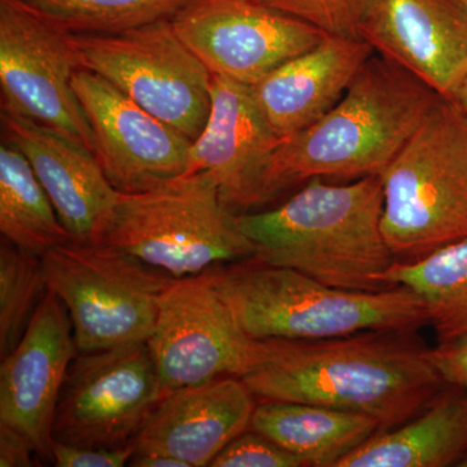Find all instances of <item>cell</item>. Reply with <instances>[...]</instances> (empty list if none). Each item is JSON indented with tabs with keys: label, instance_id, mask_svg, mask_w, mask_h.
Instances as JSON below:
<instances>
[{
	"label": "cell",
	"instance_id": "6da1fadb",
	"mask_svg": "<svg viewBox=\"0 0 467 467\" xmlns=\"http://www.w3.org/2000/svg\"><path fill=\"white\" fill-rule=\"evenodd\" d=\"M261 401L306 402L376 418L383 430L420 414L447 387L413 333L368 331L322 340H265L242 378Z\"/></svg>",
	"mask_w": 467,
	"mask_h": 467
},
{
	"label": "cell",
	"instance_id": "7a4b0ae2",
	"mask_svg": "<svg viewBox=\"0 0 467 467\" xmlns=\"http://www.w3.org/2000/svg\"><path fill=\"white\" fill-rule=\"evenodd\" d=\"M441 99L374 54L333 109L279 144L261 177L256 205L313 178L382 177Z\"/></svg>",
	"mask_w": 467,
	"mask_h": 467
},
{
	"label": "cell",
	"instance_id": "3957f363",
	"mask_svg": "<svg viewBox=\"0 0 467 467\" xmlns=\"http://www.w3.org/2000/svg\"><path fill=\"white\" fill-rule=\"evenodd\" d=\"M380 175L347 184L313 178L281 207L238 214L256 259L291 267L331 287L387 290L380 276L395 263L382 232Z\"/></svg>",
	"mask_w": 467,
	"mask_h": 467
},
{
	"label": "cell",
	"instance_id": "277c9868",
	"mask_svg": "<svg viewBox=\"0 0 467 467\" xmlns=\"http://www.w3.org/2000/svg\"><path fill=\"white\" fill-rule=\"evenodd\" d=\"M207 272L252 339L322 340L368 331L414 333L429 324L425 303L404 285L378 292L342 290L256 257Z\"/></svg>",
	"mask_w": 467,
	"mask_h": 467
},
{
	"label": "cell",
	"instance_id": "5b68a950",
	"mask_svg": "<svg viewBox=\"0 0 467 467\" xmlns=\"http://www.w3.org/2000/svg\"><path fill=\"white\" fill-rule=\"evenodd\" d=\"M382 232L402 263L467 238V117L442 99L382 175Z\"/></svg>",
	"mask_w": 467,
	"mask_h": 467
},
{
	"label": "cell",
	"instance_id": "8992f818",
	"mask_svg": "<svg viewBox=\"0 0 467 467\" xmlns=\"http://www.w3.org/2000/svg\"><path fill=\"white\" fill-rule=\"evenodd\" d=\"M103 244L173 278L256 256L238 213L204 173L184 174L143 192L121 193Z\"/></svg>",
	"mask_w": 467,
	"mask_h": 467
},
{
	"label": "cell",
	"instance_id": "52a82bcc",
	"mask_svg": "<svg viewBox=\"0 0 467 467\" xmlns=\"http://www.w3.org/2000/svg\"><path fill=\"white\" fill-rule=\"evenodd\" d=\"M42 261L48 287L72 319L78 352L149 340L175 279L103 243H64Z\"/></svg>",
	"mask_w": 467,
	"mask_h": 467
},
{
	"label": "cell",
	"instance_id": "ba28073f",
	"mask_svg": "<svg viewBox=\"0 0 467 467\" xmlns=\"http://www.w3.org/2000/svg\"><path fill=\"white\" fill-rule=\"evenodd\" d=\"M69 39L81 69L100 76L192 142L198 140L211 112L213 75L171 20L124 32L69 33Z\"/></svg>",
	"mask_w": 467,
	"mask_h": 467
},
{
	"label": "cell",
	"instance_id": "9c48e42d",
	"mask_svg": "<svg viewBox=\"0 0 467 467\" xmlns=\"http://www.w3.org/2000/svg\"><path fill=\"white\" fill-rule=\"evenodd\" d=\"M161 398L147 340L78 352L58 398L54 441L84 448L126 447Z\"/></svg>",
	"mask_w": 467,
	"mask_h": 467
},
{
	"label": "cell",
	"instance_id": "30bf717a",
	"mask_svg": "<svg viewBox=\"0 0 467 467\" xmlns=\"http://www.w3.org/2000/svg\"><path fill=\"white\" fill-rule=\"evenodd\" d=\"M147 342L162 396L216 378L247 376L265 352V340L243 331L208 272L168 285Z\"/></svg>",
	"mask_w": 467,
	"mask_h": 467
},
{
	"label": "cell",
	"instance_id": "8fae6325",
	"mask_svg": "<svg viewBox=\"0 0 467 467\" xmlns=\"http://www.w3.org/2000/svg\"><path fill=\"white\" fill-rule=\"evenodd\" d=\"M78 69L69 33L12 0H0L2 112L57 129L94 152L91 128L73 88Z\"/></svg>",
	"mask_w": 467,
	"mask_h": 467
},
{
	"label": "cell",
	"instance_id": "7c38bea8",
	"mask_svg": "<svg viewBox=\"0 0 467 467\" xmlns=\"http://www.w3.org/2000/svg\"><path fill=\"white\" fill-rule=\"evenodd\" d=\"M171 24L212 75L248 86L326 36L260 0H193Z\"/></svg>",
	"mask_w": 467,
	"mask_h": 467
},
{
	"label": "cell",
	"instance_id": "4fadbf2b",
	"mask_svg": "<svg viewBox=\"0 0 467 467\" xmlns=\"http://www.w3.org/2000/svg\"><path fill=\"white\" fill-rule=\"evenodd\" d=\"M94 138V155L117 192H143L189 168L192 140L86 69L73 77Z\"/></svg>",
	"mask_w": 467,
	"mask_h": 467
},
{
	"label": "cell",
	"instance_id": "5bb4252c",
	"mask_svg": "<svg viewBox=\"0 0 467 467\" xmlns=\"http://www.w3.org/2000/svg\"><path fill=\"white\" fill-rule=\"evenodd\" d=\"M77 348L72 319L50 290L23 339L0 367V429L26 439L43 462H52L55 414Z\"/></svg>",
	"mask_w": 467,
	"mask_h": 467
},
{
	"label": "cell",
	"instance_id": "9a60e30c",
	"mask_svg": "<svg viewBox=\"0 0 467 467\" xmlns=\"http://www.w3.org/2000/svg\"><path fill=\"white\" fill-rule=\"evenodd\" d=\"M358 36L444 99L467 77V14L456 0H368Z\"/></svg>",
	"mask_w": 467,
	"mask_h": 467
},
{
	"label": "cell",
	"instance_id": "2e32d148",
	"mask_svg": "<svg viewBox=\"0 0 467 467\" xmlns=\"http://www.w3.org/2000/svg\"><path fill=\"white\" fill-rule=\"evenodd\" d=\"M2 121L5 140L30 162L73 241L101 243L119 192L94 152L69 135L26 117L2 112Z\"/></svg>",
	"mask_w": 467,
	"mask_h": 467
},
{
	"label": "cell",
	"instance_id": "e0dca14e",
	"mask_svg": "<svg viewBox=\"0 0 467 467\" xmlns=\"http://www.w3.org/2000/svg\"><path fill=\"white\" fill-rule=\"evenodd\" d=\"M284 140L267 121L251 86L213 75L211 112L192 144L186 174H207L235 213L256 207L261 177Z\"/></svg>",
	"mask_w": 467,
	"mask_h": 467
},
{
	"label": "cell",
	"instance_id": "ac0fdd59",
	"mask_svg": "<svg viewBox=\"0 0 467 467\" xmlns=\"http://www.w3.org/2000/svg\"><path fill=\"white\" fill-rule=\"evenodd\" d=\"M256 396L239 377H221L162 396L137 438L135 451L167 454L187 467L211 466L250 429Z\"/></svg>",
	"mask_w": 467,
	"mask_h": 467
},
{
	"label": "cell",
	"instance_id": "d6986e66",
	"mask_svg": "<svg viewBox=\"0 0 467 467\" xmlns=\"http://www.w3.org/2000/svg\"><path fill=\"white\" fill-rule=\"evenodd\" d=\"M374 54L359 36L326 34L315 47L251 86L252 92L275 133L285 140L333 109Z\"/></svg>",
	"mask_w": 467,
	"mask_h": 467
},
{
	"label": "cell",
	"instance_id": "ffe728a7",
	"mask_svg": "<svg viewBox=\"0 0 467 467\" xmlns=\"http://www.w3.org/2000/svg\"><path fill=\"white\" fill-rule=\"evenodd\" d=\"M467 456V391L447 386L420 414L382 430L335 467H447Z\"/></svg>",
	"mask_w": 467,
	"mask_h": 467
},
{
	"label": "cell",
	"instance_id": "44dd1931",
	"mask_svg": "<svg viewBox=\"0 0 467 467\" xmlns=\"http://www.w3.org/2000/svg\"><path fill=\"white\" fill-rule=\"evenodd\" d=\"M250 430L299 457L304 466L335 467L383 426L367 414L324 405L261 401Z\"/></svg>",
	"mask_w": 467,
	"mask_h": 467
},
{
	"label": "cell",
	"instance_id": "7402d4cb",
	"mask_svg": "<svg viewBox=\"0 0 467 467\" xmlns=\"http://www.w3.org/2000/svg\"><path fill=\"white\" fill-rule=\"evenodd\" d=\"M0 233L34 254L73 241L24 153L5 140L0 147Z\"/></svg>",
	"mask_w": 467,
	"mask_h": 467
},
{
	"label": "cell",
	"instance_id": "603a6c76",
	"mask_svg": "<svg viewBox=\"0 0 467 467\" xmlns=\"http://www.w3.org/2000/svg\"><path fill=\"white\" fill-rule=\"evenodd\" d=\"M380 281L387 288L404 285L416 292L439 343L467 330V238L420 260L395 261Z\"/></svg>",
	"mask_w": 467,
	"mask_h": 467
},
{
	"label": "cell",
	"instance_id": "cb8c5ba5",
	"mask_svg": "<svg viewBox=\"0 0 467 467\" xmlns=\"http://www.w3.org/2000/svg\"><path fill=\"white\" fill-rule=\"evenodd\" d=\"M52 26L72 34L124 32L171 20L193 0H12Z\"/></svg>",
	"mask_w": 467,
	"mask_h": 467
},
{
	"label": "cell",
	"instance_id": "d4e9b609",
	"mask_svg": "<svg viewBox=\"0 0 467 467\" xmlns=\"http://www.w3.org/2000/svg\"><path fill=\"white\" fill-rule=\"evenodd\" d=\"M48 287L42 257L7 239L0 244V358H5L26 334Z\"/></svg>",
	"mask_w": 467,
	"mask_h": 467
},
{
	"label": "cell",
	"instance_id": "484cf974",
	"mask_svg": "<svg viewBox=\"0 0 467 467\" xmlns=\"http://www.w3.org/2000/svg\"><path fill=\"white\" fill-rule=\"evenodd\" d=\"M331 36H358L368 0H260Z\"/></svg>",
	"mask_w": 467,
	"mask_h": 467
},
{
	"label": "cell",
	"instance_id": "4316f807",
	"mask_svg": "<svg viewBox=\"0 0 467 467\" xmlns=\"http://www.w3.org/2000/svg\"><path fill=\"white\" fill-rule=\"evenodd\" d=\"M212 467H301L303 461L275 441L248 429L234 439L216 459Z\"/></svg>",
	"mask_w": 467,
	"mask_h": 467
},
{
	"label": "cell",
	"instance_id": "83f0119b",
	"mask_svg": "<svg viewBox=\"0 0 467 467\" xmlns=\"http://www.w3.org/2000/svg\"><path fill=\"white\" fill-rule=\"evenodd\" d=\"M135 444L116 448H84L54 441L52 463L57 467H122L129 465Z\"/></svg>",
	"mask_w": 467,
	"mask_h": 467
},
{
	"label": "cell",
	"instance_id": "f1b7e54d",
	"mask_svg": "<svg viewBox=\"0 0 467 467\" xmlns=\"http://www.w3.org/2000/svg\"><path fill=\"white\" fill-rule=\"evenodd\" d=\"M430 358L447 386L467 391V330L430 349Z\"/></svg>",
	"mask_w": 467,
	"mask_h": 467
},
{
	"label": "cell",
	"instance_id": "f546056e",
	"mask_svg": "<svg viewBox=\"0 0 467 467\" xmlns=\"http://www.w3.org/2000/svg\"><path fill=\"white\" fill-rule=\"evenodd\" d=\"M39 457L32 445L20 435L0 429V466L29 467L38 465Z\"/></svg>",
	"mask_w": 467,
	"mask_h": 467
},
{
	"label": "cell",
	"instance_id": "4dcf8cb0",
	"mask_svg": "<svg viewBox=\"0 0 467 467\" xmlns=\"http://www.w3.org/2000/svg\"><path fill=\"white\" fill-rule=\"evenodd\" d=\"M129 466L134 467H187L182 461L167 456V454L143 453V451H134L133 457L129 462Z\"/></svg>",
	"mask_w": 467,
	"mask_h": 467
},
{
	"label": "cell",
	"instance_id": "1f68e13d",
	"mask_svg": "<svg viewBox=\"0 0 467 467\" xmlns=\"http://www.w3.org/2000/svg\"><path fill=\"white\" fill-rule=\"evenodd\" d=\"M453 101L462 109V112L467 117V77L463 79L456 95H454Z\"/></svg>",
	"mask_w": 467,
	"mask_h": 467
},
{
	"label": "cell",
	"instance_id": "d6a6232c",
	"mask_svg": "<svg viewBox=\"0 0 467 467\" xmlns=\"http://www.w3.org/2000/svg\"><path fill=\"white\" fill-rule=\"evenodd\" d=\"M457 3H459V5H461V7H462L463 9H465V12L467 14V0H456Z\"/></svg>",
	"mask_w": 467,
	"mask_h": 467
}]
</instances>
